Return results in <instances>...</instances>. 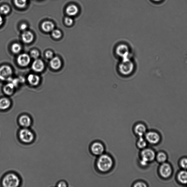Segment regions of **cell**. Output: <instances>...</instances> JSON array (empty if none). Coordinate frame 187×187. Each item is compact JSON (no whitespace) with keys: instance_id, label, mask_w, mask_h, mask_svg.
<instances>
[{"instance_id":"6da1fadb","label":"cell","mask_w":187,"mask_h":187,"mask_svg":"<svg viewBox=\"0 0 187 187\" xmlns=\"http://www.w3.org/2000/svg\"><path fill=\"white\" fill-rule=\"evenodd\" d=\"M114 161L110 155L104 153L98 156L96 162V167L99 172L103 173L109 172L113 169Z\"/></svg>"},{"instance_id":"7a4b0ae2","label":"cell","mask_w":187,"mask_h":187,"mask_svg":"<svg viewBox=\"0 0 187 187\" xmlns=\"http://www.w3.org/2000/svg\"><path fill=\"white\" fill-rule=\"evenodd\" d=\"M156 154L154 150L150 148L142 149L140 154V164L142 167H146L149 163L152 162L156 158Z\"/></svg>"},{"instance_id":"3957f363","label":"cell","mask_w":187,"mask_h":187,"mask_svg":"<svg viewBox=\"0 0 187 187\" xmlns=\"http://www.w3.org/2000/svg\"><path fill=\"white\" fill-rule=\"evenodd\" d=\"M20 179L16 174L10 173L5 176L2 181V184L5 187H17L20 186Z\"/></svg>"},{"instance_id":"277c9868","label":"cell","mask_w":187,"mask_h":187,"mask_svg":"<svg viewBox=\"0 0 187 187\" xmlns=\"http://www.w3.org/2000/svg\"><path fill=\"white\" fill-rule=\"evenodd\" d=\"M18 138L22 143L30 144L35 139V135L32 131L29 128H22L18 132Z\"/></svg>"},{"instance_id":"5b68a950","label":"cell","mask_w":187,"mask_h":187,"mask_svg":"<svg viewBox=\"0 0 187 187\" xmlns=\"http://www.w3.org/2000/svg\"><path fill=\"white\" fill-rule=\"evenodd\" d=\"M134 69V64L130 58L123 59L119 66V72L122 75L125 76L131 74L133 72Z\"/></svg>"},{"instance_id":"8992f818","label":"cell","mask_w":187,"mask_h":187,"mask_svg":"<svg viewBox=\"0 0 187 187\" xmlns=\"http://www.w3.org/2000/svg\"><path fill=\"white\" fill-rule=\"evenodd\" d=\"M90 151L94 156H98L104 154L105 151V147L100 141H94L91 144Z\"/></svg>"},{"instance_id":"52a82bcc","label":"cell","mask_w":187,"mask_h":187,"mask_svg":"<svg viewBox=\"0 0 187 187\" xmlns=\"http://www.w3.org/2000/svg\"><path fill=\"white\" fill-rule=\"evenodd\" d=\"M13 74L12 68L8 65H3L0 67V80L2 81H10Z\"/></svg>"},{"instance_id":"ba28073f","label":"cell","mask_w":187,"mask_h":187,"mask_svg":"<svg viewBox=\"0 0 187 187\" xmlns=\"http://www.w3.org/2000/svg\"><path fill=\"white\" fill-rule=\"evenodd\" d=\"M117 55L122 59L130 58V50L128 46L124 44L119 45L116 49Z\"/></svg>"},{"instance_id":"9c48e42d","label":"cell","mask_w":187,"mask_h":187,"mask_svg":"<svg viewBox=\"0 0 187 187\" xmlns=\"http://www.w3.org/2000/svg\"><path fill=\"white\" fill-rule=\"evenodd\" d=\"M159 171L161 176L162 178H168L171 175L173 170L169 164L165 162L162 163L160 166Z\"/></svg>"},{"instance_id":"30bf717a","label":"cell","mask_w":187,"mask_h":187,"mask_svg":"<svg viewBox=\"0 0 187 187\" xmlns=\"http://www.w3.org/2000/svg\"><path fill=\"white\" fill-rule=\"evenodd\" d=\"M145 137L148 143L152 145H156L158 143L160 140V134L154 131L147 132L145 134Z\"/></svg>"},{"instance_id":"8fae6325","label":"cell","mask_w":187,"mask_h":187,"mask_svg":"<svg viewBox=\"0 0 187 187\" xmlns=\"http://www.w3.org/2000/svg\"><path fill=\"white\" fill-rule=\"evenodd\" d=\"M19 124L22 128H29L31 126L32 120L30 116L27 115H23L19 117Z\"/></svg>"},{"instance_id":"7c38bea8","label":"cell","mask_w":187,"mask_h":187,"mask_svg":"<svg viewBox=\"0 0 187 187\" xmlns=\"http://www.w3.org/2000/svg\"><path fill=\"white\" fill-rule=\"evenodd\" d=\"M147 127L142 123L136 124L134 127V132L138 137H143L147 132Z\"/></svg>"},{"instance_id":"4fadbf2b","label":"cell","mask_w":187,"mask_h":187,"mask_svg":"<svg viewBox=\"0 0 187 187\" xmlns=\"http://www.w3.org/2000/svg\"><path fill=\"white\" fill-rule=\"evenodd\" d=\"M30 62L31 57L27 54H22L18 57L17 62L19 65L22 67L27 66Z\"/></svg>"},{"instance_id":"5bb4252c","label":"cell","mask_w":187,"mask_h":187,"mask_svg":"<svg viewBox=\"0 0 187 187\" xmlns=\"http://www.w3.org/2000/svg\"><path fill=\"white\" fill-rule=\"evenodd\" d=\"M44 67L43 61L40 59H35L32 64V68L36 72H42L44 70Z\"/></svg>"},{"instance_id":"9a60e30c","label":"cell","mask_w":187,"mask_h":187,"mask_svg":"<svg viewBox=\"0 0 187 187\" xmlns=\"http://www.w3.org/2000/svg\"><path fill=\"white\" fill-rule=\"evenodd\" d=\"M34 38L33 34L30 31H25L22 35V40L25 43H30L33 42Z\"/></svg>"},{"instance_id":"2e32d148","label":"cell","mask_w":187,"mask_h":187,"mask_svg":"<svg viewBox=\"0 0 187 187\" xmlns=\"http://www.w3.org/2000/svg\"><path fill=\"white\" fill-rule=\"evenodd\" d=\"M79 12V9L77 6L75 5H71L67 7L66 13L68 16H74L77 15Z\"/></svg>"},{"instance_id":"e0dca14e","label":"cell","mask_w":187,"mask_h":187,"mask_svg":"<svg viewBox=\"0 0 187 187\" xmlns=\"http://www.w3.org/2000/svg\"><path fill=\"white\" fill-rule=\"evenodd\" d=\"M50 65L51 68L53 70H58L61 68V59L57 57L52 58L50 60Z\"/></svg>"},{"instance_id":"ac0fdd59","label":"cell","mask_w":187,"mask_h":187,"mask_svg":"<svg viewBox=\"0 0 187 187\" xmlns=\"http://www.w3.org/2000/svg\"><path fill=\"white\" fill-rule=\"evenodd\" d=\"M28 80L31 85L37 86L40 83V78L37 75L31 74L28 76Z\"/></svg>"},{"instance_id":"d6986e66","label":"cell","mask_w":187,"mask_h":187,"mask_svg":"<svg viewBox=\"0 0 187 187\" xmlns=\"http://www.w3.org/2000/svg\"><path fill=\"white\" fill-rule=\"evenodd\" d=\"M177 179L181 184H187V171L185 170H182L178 174Z\"/></svg>"},{"instance_id":"ffe728a7","label":"cell","mask_w":187,"mask_h":187,"mask_svg":"<svg viewBox=\"0 0 187 187\" xmlns=\"http://www.w3.org/2000/svg\"><path fill=\"white\" fill-rule=\"evenodd\" d=\"M11 102L9 99L2 98L0 99V110H5L10 107Z\"/></svg>"},{"instance_id":"44dd1931","label":"cell","mask_w":187,"mask_h":187,"mask_svg":"<svg viewBox=\"0 0 187 187\" xmlns=\"http://www.w3.org/2000/svg\"><path fill=\"white\" fill-rule=\"evenodd\" d=\"M42 27L43 31L46 32H49L53 30L55 25L52 22L46 21L43 22Z\"/></svg>"},{"instance_id":"7402d4cb","label":"cell","mask_w":187,"mask_h":187,"mask_svg":"<svg viewBox=\"0 0 187 187\" xmlns=\"http://www.w3.org/2000/svg\"><path fill=\"white\" fill-rule=\"evenodd\" d=\"M15 87V86L14 84L12 82H10L6 84L4 87V92L7 95H12L14 92Z\"/></svg>"},{"instance_id":"603a6c76","label":"cell","mask_w":187,"mask_h":187,"mask_svg":"<svg viewBox=\"0 0 187 187\" xmlns=\"http://www.w3.org/2000/svg\"><path fill=\"white\" fill-rule=\"evenodd\" d=\"M148 142L143 137H140L136 141V146L138 148L143 149L146 148Z\"/></svg>"},{"instance_id":"cb8c5ba5","label":"cell","mask_w":187,"mask_h":187,"mask_svg":"<svg viewBox=\"0 0 187 187\" xmlns=\"http://www.w3.org/2000/svg\"><path fill=\"white\" fill-rule=\"evenodd\" d=\"M156 157L157 161L160 163H164L167 160V155L163 152H159Z\"/></svg>"},{"instance_id":"d4e9b609","label":"cell","mask_w":187,"mask_h":187,"mask_svg":"<svg viewBox=\"0 0 187 187\" xmlns=\"http://www.w3.org/2000/svg\"><path fill=\"white\" fill-rule=\"evenodd\" d=\"M27 0H14L15 5L20 8H24L27 5Z\"/></svg>"},{"instance_id":"484cf974","label":"cell","mask_w":187,"mask_h":187,"mask_svg":"<svg viewBox=\"0 0 187 187\" xmlns=\"http://www.w3.org/2000/svg\"><path fill=\"white\" fill-rule=\"evenodd\" d=\"M22 50V47L18 43H14L12 46V50L13 53H20Z\"/></svg>"},{"instance_id":"4316f807","label":"cell","mask_w":187,"mask_h":187,"mask_svg":"<svg viewBox=\"0 0 187 187\" xmlns=\"http://www.w3.org/2000/svg\"><path fill=\"white\" fill-rule=\"evenodd\" d=\"M10 8L8 6L3 5L0 7V13L2 14L6 15L10 12Z\"/></svg>"},{"instance_id":"83f0119b","label":"cell","mask_w":187,"mask_h":187,"mask_svg":"<svg viewBox=\"0 0 187 187\" xmlns=\"http://www.w3.org/2000/svg\"><path fill=\"white\" fill-rule=\"evenodd\" d=\"M52 35L53 38L56 39L60 38L62 35V33L59 30H53L52 31Z\"/></svg>"},{"instance_id":"f1b7e54d","label":"cell","mask_w":187,"mask_h":187,"mask_svg":"<svg viewBox=\"0 0 187 187\" xmlns=\"http://www.w3.org/2000/svg\"><path fill=\"white\" fill-rule=\"evenodd\" d=\"M133 186L134 187H146L147 184L142 181H138L134 183Z\"/></svg>"},{"instance_id":"f546056e","label":"cell","mask_w":187,"mask_h":187,"mask_svg":"<svg viewBox=\"0 0 187 187\" xmlns=\"http://www.w3.org/2000/svg\"><path fill=\"white\" fill-rule=\"evenodd\" d=\"M181 167L184 170L187 169V158L181 159L180 162Z\"/></svg>"},{"instance_id":"4dcf8cb0","label":"cell","mask_w":187,"mask_h":187,"mask_svg":"<svg viewBox=\"0 0 187 187\" xmlns=\"http://www.w3.org/2000/svg\"><path fill=\"white\" fill-rule=\"evenodd\" d=\"M31 56L33 59H38L39 56H40V53H39L38 50H32L31 51Z\"/></svg>"},{"instance_id":"1f68e13d","label":"cell","mask_w":187,"mask_h":187,"mask_svg":"<svg viewBox=\"0 0 187 187\" xmlns=\"http://www.w3.org/2000/svg\"><path fill=\"white\" fill-rule=\"evenodd\" d=\"M64 22L65 24L67 26H71L73 24L74 21L72 18L67 17L65 18Z\"/></svg>"},{"instance_id":"d6a6232c","label":"cell","mask_w":187,"mask_h":187,"mask_svg":"<svg viewBox=\"0 0 187 187\" xmlns=\"http://www.w3.org/2000/svg\"><path fill=\"white\" fill-rule=\"evenodd\" d=\"M53 52L50 50H48L46 53V57L47 59H51L53 57Z\"/></svg>"},{"instance_id":"836d02e7","label":"cell","mask_w":187,"mask_h":187,"mask_svg":"<svg viewBox=\"0 0 187 187\" xmlns=\"http://www.w3.org/2000/svg\"><path fill=\"white\" fill-rule=\"evenodd\" d=\"M57 186L58 187H67V184L64 181H61L58 183L57 185Z\"/></svg>"},{"instance_id":"e575fe53","label":"cell","mask_w":187,"mask_h":187,"mask_svg":"<svg viewBox=\"0 0 187 187\" xmlns=\"http://www.w3.org/2000/svg\"><path fill=\"white\" fill-rule=\"evenodd\" d=\"M28 27L27 24H22L20 26V29L23 31H25L27 29Z\"/></svg>"},{"instance_id":"d590c367","label":"cell","mask_w":187,"mask_h":187,"mask_svg":"<svg viewBox=\"0 0 187 187\" xmlns=\"http://www.w3.org/2000/svg\"><path fill=\"white\" fill-rule=\"evenodd\" d=\"M3 20L2 16L0 15V26H1L3 24Z\"/></svg>"},{"instance_id":"8d00e7d4","label":"cell","mask_w":187,"mask_h":187,"mask_svg":"<svg viewBox=\"0 0 187 187\" xmlns=\"http://www.w3.org/2000/svg\"><path fill=\"white\" fill-rule=\"evenodd\" d=\"M153 1H154L156 2H160L162 0H153Z\"/></svg>"}]
</instances>
